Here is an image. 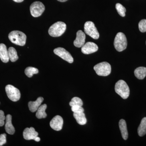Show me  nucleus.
<instances>
[{
    "label": "nucleus",
    "instance_id": "nucleus-1",
    "mask_svg": "<svg viewBox=\"0 0 146 146\" xmlns=\"http://www.w3.org/2000/svg\"><path fill=\"white\" fill-rule=\"evenodd\" d=\"M9 39L15 44L20 46H25L26 42L27 36L23 33L18 31H11L9 34Z\"/></svg>",
    "mask_w": 146,
    "mask_h": 146
},
{
    "label": "nucleus",
    "instance_id": "nucleus-2",
    "mask_svg": "<svg viewBox=\"0 0 146 146\" xmlns=\"http://www.w3.org/2000/svg\"><path fill=\"white\" fill-rule=\"evenodd\" d=\"M66 29V25L62 22H57L50 27L48 33L53 37H58L61 36Z\"/></svg>",
    "mask_w": 146,
    "mask_h": 146
},
{
    "label": "nucleus",
    "instance_id": "nucleus-3",
    "mask_svg": "<svg viewBox=\"0 0 146 146\" xmlns=\"http://www.w3.org/2000/svg\"><path fill=\"white\" fill-rule=\"evenodd\" d=\"M116 93L119 95L123 99H126L129 96L130 90L125 81L123 80H119L115 85Z\"/></svg>",
    "mask_w": 146,
    "mask_h": 146
},
{
    "label": "nucleus",
    "instance_id": "nucleus-4",
    "mask_svg": "<svg viewBox=\"0 0 146 146\" xmlns=\"http://www.w3.org/2000/svg\"><path fill=\"white\" fill-rule=\"evenodd\" d=\"M127 40L125 35L123 33H118L115 36L114 45L115 48L118 52H122L127 47Z\"/></svg>",
    "mask_w": 146,
    "mask_h": 146
},
{
    "label": "nucleus",
    "instance_id": "nucleus-5",
    "mask_svg": "<svg viewBox=\"0 0 146 146\" xmlns=\"http://www.w3.org/2000/svg\"><path fill=\"white\" fill-rule=\"evenodd\" d=\"M94 70L98 75L106 76L111 73V65L108 62H103L95 65Z\"/></svg>",
    "mask_w": 146,
    "mask_h": 146
},
{
    "label": "nucleus",
    "instance_id": "nucleus-6",
    "mask_svg": "<svg viewBox=\"0 0 146 146\" xmlns=\"http://www.w3.org/2000/svg\"><path fill=\"white\" fill-rule=\"evenodd\" d=\"M84 32L86 34L95 39L99 38L100 34L93 22L87 21L84 25Z\"/></svg>",
    "mask_w": 146,
    "mask_h": 146
},
{
    "label": "nucleus",
    "instance_id": "nucleus-7",
    "mask_svg": "<svg viewBox=\"0 0 146 146\" xmlns=\"http://www.w3.org/2000/svg\"><path fill=\"white\" fill-rule=\"evenodd\" d=\"M5 91L9 98L12 101H18L21 98V94L19 89L12 85H7L5 87Z\"/></svg>",
    "mask_w": 146,
    "mask_h": 146
},
{
    "label": "nucleus",
    "instance_id": "nucleus-8",
    "mask_svg": "<svg viewBox=\"0 0 146 146\" xmlns=\"http://www.w3.org/2000/svg\"><path fill=\"white\" fill-rule=\"evenodd\" d=\"M45 9L44 5L39 1H35L33 3L30 8L31 15L34 17L41 16L44 11Z\"/></svg>",
    "mask_w": 146,
    "mask_h": 146
},
{
    "label": "nucleus",
    "instance_id": "nucleus-9",
    "mask_svg": "<svg viewBox=\"0 0 146 146\" xmlns=\"http://www.w3.org/2000/svg\"><path fill=\"white\" fill-rule=\"evenodd\" d=\"M54 52L68 63H72L74 62V58L70 53L63 48L59 47L55 49L54 50Z\"/></svg>",
    "mask_w": 146,
    "mask_h": 146
},
{
    "label": "nucleus",
    "instance_id": "nucleus-10",
    "mask_svg": "<svg viewBox=\"0 0 146 146\" xmlns=\"http://www.w3.org/2000/svg\"><path fill=\"white\" fill-rule=\"evenodd\" d=\"M98 50V47L95 43L88 42L85 43L82 47L81 51L85 54H89L97 52Z\"/></svg>",
    "mask_w": 146,
    "mask_h": 146
},
{
    "label": "nucleus",
    "instance_id": "nucleus-11",
    "mask_svg": "<svg viewBox=\"0 0 146 146\" xmlns=\"http://www.w3.org/2000/svg\"><path fill=\"white\" fill-rule=\"evenodd\" d=\"M63 120L62 117L56 115L50 122V126L54 130L60 131L63 127Z\"/></svg>",
    "mask_w": 146,
    "mask_h": 146
},
{
    "label": "nucleus",
    "instance_id": "nucleus-12",
    "mask_svg": "<svg viewBox=\"0 0 146 146\" xmlns=\"http://www.w3.org/2000/svg\"><path fill=\"white\" fill-rule=\"evenodd\" d=\"M86 35L85 33L81 30L78 31L77 32L76 37L74 41V44L75 46L80 48L85 44Z\"/></svg>",
    "mask_w": 146,
    "mask_h": 146
},
{
    "label": "nucleus",
    "instance_id": "nucleus-13",
    "mask_svg": "<svg viewBox=\"0 0 146 146\" xmlns=\"http://www.w3.org/2000/svg\"><path fill=\"white\" fill-rule=\"evenodd\" d=\"M38 135V132L35 131L34 128L33 127L26 128L23 133L24 138L26 140H34Z\"/></svg>",
    "mask_w": 146,
    "mask_h": 146
},
{
    "label": "nucleus",
    "instance_id": "nucleus-14",
    "mask_svg": "<svg viewBox=\"0 0 146 146\" xmlns=\"http://www.w3.org/2000/svg\"><path fill=\"white\" fill-rule=\"evenodd\" d=\"M0 58L3 63H7L9 61L8 50L4 44H0Z\"/></svg>",
    "mask_w": 146,
    "mask_h": 146
},
{
    "label": "nucleus",
    "instance_id": "nucleus-15",
    "mask_svg": "<svg viewBox=\"0 0 146 146\" xmlns=\"http://www.w3.org/2000/svg\"><path fill=\"white\" fill-rule=\"evenodd\" d=\"M12 117L10 115H7L6 117L5 129L8 134L13 135L15 133V129L11 122Z\"/></svg>",
    "mask_w": 146,
    "mask_h": 146
},
{
    "label": "nucleus",
    "instance_id": "nucleus-16",
    "mask_svg": "<svg viewBox=\"0 0 146 146\" xmlns=\"http://www.w3.org/2000/svg\"><path fill=\"white\" fill-rule=\"evenodd\" d=\"M43 101H44L43 98L40 97L38 98L35 101L29 102L28 106L30 110L32 112H36L41 105Z\"/></svg>",
    "mask_w": 146,
    "mask_h": 146
},
{
    "label": "nucleus",
    "instance_id": "nucleus-17",
    "mask_svg": "<svg viewBox=\"0 0 146 146\" xmlns=\"http://www.w3.org/2000/svg\"><path fill=\"white\" fill-rule=\"evenodd\" d=\"M119 127L123 139L125 140H127L128 137V133L125 120L123 119L120 120L119 122Z\"/></svg>",
    "mask_w": 146,
    "mask_h": 146
},
{
    "label": "nucleus",
    "instance_id": "nucleus-18",
    "mask_svg": "<svg viewBox=\"0 0 146 146\" xmlns=\"http://www.w3.org/2000/svg\"><path fill=\"white\" fill-rule=\"evenodd\" d=\"M73 115L79 124L80 125L86 124L87 120L84 112H74Z\"/></svg>",
    "mask_w": 146,
    "mask_h": 146
},
{
    "label": "nucleus",
    "instance_id": "nucleus-19",
    "mask_svg": "<svg viewBox=\"0 0 146 146\" xmlns=\"http://www.w3.org/2000/svg\"><path fill=\"white\" fill-rule=\"evenodd\" d=\"M47 105L44 104L40 106L36 110V118L39 119L46 117L47 114L46 112V110L47 108Z\"/></svg>",
    "mask_w": 146,
    "mask_h": 146
},
{
    "label": "nucleus",
    "instance_id": "nucleus-20",
    "mask_svg": "<svg viewBox=\"0 0 146 146\" xmlns=\"http://www.w3.org/2000/svg\"><path fill=\"white\" fill-rule=\"evenodd\" d=\"M134 75L138 79H143L146 76V68L140 67L136 68L134 71Z\"/></svg>",
    "mask_w": 146,
    "mask_h": 146
},
{
    "label": "nucleus",
    "instance_id": "nucleus-21",
    "mask_svg": "<svg viewBox=\"0 0 146 146\" xmlns=\"http://www.w3.org/2000/svg\"><path fill=\"white\" fill-rule=\"evenodd\" d=\"M138 133L140 136H145L146 134V117L142 119L141 124L138 127Z\"/></svg>",
    "mask_w": 146,
    "mask_h": 146
},
{
    "label": "nucleus",
    "instance_id": "nucleus-22",
    "mask_svg": "<svg viewBox=\"0 0 146 146\" xmlns=\"http://www.w3.org/2000/svg\"><path fill=\"white\" fill-rule=\"evenodd\" d=\"M9 60L12 62H14L18 60V56L16 50L13 47H10L8 50Z\"/></svg>",
    "mask_w": 146,
    "mask_h": 146
},
{
    "label": "nucleus",
    "instance_id": "nucleus-23",
    "mask_svg": "<svg viewBox=\"0 0 146 146\" xmlns=\"http://www.w3.org/2000/svg\"><path fill=\"white\" fill-rule=\"evenodd\" d=\"M39 72L38 69L33 67H29L26 68L25 74L29 78H31L34 74H37Z\"/></svg>",
    "mask_w": 146,
    "mask_h": 146
},
{
    "label": "nucleus",
    "instance_id": "nucleus-24",
    "mask_svg": "<svg viewBox=\"0 0 146 146\" xmlns=\"http://www.w3.org/2000/svg\"><path fill=\"white\" fill-rule=\"evenodd\" d=\"M116 9L120 16L123 17L125 16L126 10L123 6L121 4L118 3L116 4Z\"/></svg>",
    "mask_w": 146,
    "mask_h": 146
},
{
    "label": "nucleus",
    "instance_id": "nucleus-25",
    "mask_svg": "<svg viewBox=\"0 0 146 146\" xmlns=\"http://www.w3.org/2000/svg\"><path fill=\"white\" fill-rule=\"evenodd\" d=\"M69 104L71 107L75 105L82 106L83 105V102L82 100L81 99L78 97H74L72 99V100L70 102Z\"/></svg>",
    "mask_w": 146,
    "mask_h": 146
},
{
    "label": "nucleus",
    "instance_id": "nucleus-26",
    "mask_svg": "<svg viewBox=\"0 0 146 146\" xmlns=\"http://www.w3.org/2000/svg\"><path fill=\"white\" fill-rule=\"evenodd\" d=\"M139 30L142 33L146 32V20L143 19L141 20L138 24Z\"/></svg>",
    "mask_w": 146,
    "mask_h": 146
},
{
    "label": "nucleus",
    "instance_id": "nucleus-27",
    "mask_svg": "<svg viewBox=\"0 0 146 146\" xmlns=\"http://www.w3.org/2000/svg\"><path fill=\"white\" fill-rule=\"evenodd\" d=\"M72 110L74 112H84V109L82 106H80L75 105L72 106Z\"/></svg>",
    "mask_w": 146,
    "mask_h": 146
},
{
    "label": "nucleus",
    "instance_id": "nucleus-28",
    "mask_svg": "<svg viewBox=\"0 0 146 146\" xmlns=\"http://www.w3.org/2000/svg\"><path fill=\"white\" fill-rule=\"evenodd\" d=\"M6 117L5 116L4 112L3 110H0V127L3 126L5 124V120Z\"/></svg>",
    "mask_w": 146,
    "mask_h": 146
},
{
    "label": "nucleus",
    "instance_id": "nucleus-29",
    "mask_svg": "<svg viewBox=\"0 0 146 146\" xmlns=\"http://www.w3.org/2000/svg\"><path fill=\"white\" fill-rule=\"evenodd\" d=\"M6 134L3 133L0 135V146L3 145L6 143Z\"/></svg>",
    "mask_w": 146,
    "mask_h": 146
},
{
    "label": "nucleus",
    "instance_id": "nucleus-30",
    "mask_svg": "<svg viewBox=\"0 0 146 146\" xmlns=\"http://www.w3.org/2000/svg\"><path fill=\"white\" fill-rule=\"evenodd\" d=\"M34 141H36V142H39L40 141V138L39 137H38V136H36L35 137V138L34 139Z\"/></svg>",
    "mask_w": 146,
    "mask_h": 146
},
{
    "label": "nucleus",
    "instance_id": "nucleus-31",
    "mask_svg": "<svg viewBox=\"0 0 146 146\" xmlns=\"http://www.w3.org/2000/svg\"><path fill=\"white\" fill-rule=\"evenodd\" d=\"M14 1L17 3H21L24 0H13Z\"/></svg>",
    "mask_w": 146,
    "mask_h": 146
},
{
    "label": "nucleus",
    "instance_id": "nucleus-32",
    "mask_svg": "<svg viewBox=\"0 0 146 146\" xmlns=\"http://www.w3.org/2000/svg\"><path fill=\"white\" fill-rule=\"evenodd\" d=\"M58 1L61 2H65L67 1L68 0H57Z\"/></svg>",
    "mask_w": 146,
    "mask_h": 146
},
{
    "label": "nucleus",
    "instance_id": "nucleus-33",
    "mask_svg": "<svg viewBox=\"0 0 146 146\" xmlns=\"http://www.w3.org/2000/svg\"></svg>",
    "mask_w": 146,
    "mask_h": 146
}]
</instances>
